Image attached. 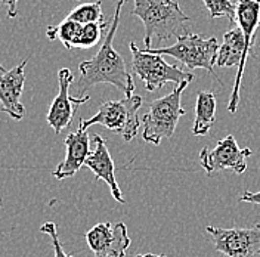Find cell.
Here are the masks:
<instances>
[{
	"label": "cell",
	"instance_id": "6da1fadb",
	"mask_svg": "<svg viewBox=\"0 0 260 257\" xmlns=\"http://www.w3.org/2000/svg\"><path fill=\"white\" fill-rule=\"evenodd\" d=\"M126 2L127 0L117 2L113 21L107 30L102 46L99 48L96 55L92 59L83 61L79 65V71H80V79L77 83L79 93H84L89 87H92L95 84L110 83L118 90H121L126 95V98L133 97L135 81L126 68V62H124L123 56L113 46V40L115 37L117 28H118V22H120L121 9Z\"/></svg>",
	"mask_w": 260,
	"mask_h": 257
},
{
	"label": "cell",
	"instance_id": "7a4b0ae2",
	"mask_svg": "<svg viewBox=\"0 0 260 257\" xmlns=\"http://www.w3.org/2000/svg\"><path fill=\"white\" fill-rule=\"evenodd\" d=\"M133 15L138 16L145 25L144 45L151 48L152 39L166 42L170 37H182L189 34L188 22L191 16L185 15L176 0H133Z\"/></svg>",
	"mask_w": 260,
	"mask_h": 257
},
{
	"label": "cell",
	"instance_id": "3957f363",
	"mask_svg": "<svg viewBox=\"0 0 260 257\" xmlns=\"http://www.w3.org/2000/svg\"><path fill=\"white\" fill-rule=\"evenodd\" d=\"M189 83L176 86L173 92L158 98L149 104V111L142 117V138L148 144L160 145L162 139H170L175 135L179 118L185 115L182 107V92Z\"/></svg>",
	"mask_w": 260,
	"mask_h": 257
},
{
	"label": "cell",
	"instance_id": "277c9868",
	"mask_svg": "<svg viewBox=\"0 0 260 257\" xmlns=\"http://www.w3.org/2000/svg\"><path fill=\"white\" fill-rule=\"evenodd\" d=\"M141 107H142V98L139 95L104 102L93 117H90L89 120L80 118L79 128L87 130L90 126L101 124L121 135L126 142H130L138 135V128L141 126L138 117V111Z\"/></svg>",
	"mask_w": 260,
	"mask_h": 257
},
{
	"label": "cell",
	"instance_id": "5b68a950",
	"mask_svg": "<svg viewBox=\"0 0 260 257\" xmlns=\"http://www.w3.org/2000/svg\"><path fill=\"white\" fill-rule=\"evenodd\" d=\"M219 42L216 37H204L200 34H186L176 40L175 45L167 48L145 49L155 55H167L178 59L180 64L188 67L189 70L203 68L207 70L213 77H216L213 67L216 65L219 55Z\"/></svg>",
	"mask_w": 260,
	"mask_h": 257
},
{
	"label": "cell",
	"instance_id": "8992f818",
	"mask_svg": "<svg viewBox=\"0 0 260 257\" xmlns=\"http://www.w3.org/2000/svg\"><path fill=\"white\" fill-rule=\"evenodd\" d=\"M132 52V70L133 73L145 83L148 92H157L162 89L166 83H175L176 86L194 80L192 73H185L178 65H170L161 55L151 53L148 50L139 49L133 42L130 43Z\"/></svg>",
	"mask_w": 260,
	"mask_h": 257
},
{
	"label": "cell",
	"instance_id": "52a82bcc",
	"mask_svg": "<svg viewBox=\"0 0 260 257\" xmlns=\"http://www.w3.org/2000/svg\"><path fill=\"white\" fill-rule=\"evenodd\" d=\"M214 248L226 257L260 256V223L251 228H214L207 226Z\"/></svg>",
	"mask_w": 260,
	"mask_h": 257
},
{
	"label": "cell",
	"instance_id": "ba28073f",
	"mask_svg": "<svg viewBox=\"0 0 260 257\" xmlns=\"http://www.w3.org/2000/svg\"><path fill=\"white\" fill-rule=\"evenodd\" d=\"M250 148H241L237 144L232 135L220 139L213 149L203 148L200 152V164L211 175L214 172L231 170L237 175H241L247 170V158L251 155Z\"/></svg>",
	"mask_w": 260,
	"mask_h": 257
},
{
	"label": "cell",
	"instance_id": "9c48e42d",
	"mask_svg": "<svg viewBox=\"0 0 260 257\" xmlns=\"http://www.w3.org/2000/svg\"><path fill=\"white\" fill-rule=\"evenodd\" d=\"M86 241L93 257H124L132 242L123 222L98 223L86 232Z\"/></svg>",
	"mask_w": 260,
	"mask_h": 257
},
{
	"label": "cell",
	"instance_id": "30bf717a",
	"mask_svg": "<svg viewBox=\"0 0 260 257\" xmlns=\"http://www.w3.org/2000/svg\"><path fill=\"white\" fill-rule=\"evenodd\" d=\"M73 80H74V76H73L71 70L62 68L58 71L59 92L53 99V102L49 108L48 115H46L49 126L55 130L56 135H59L64 128L71 124L77 107L81 104H86L90 99L89 95H81L79 98L70 95V86H71Z\"/></svg>",
	"mask_w": 260,
	"mask_h": 257
},
{
	"label": "cell",
	"instance_id": "8fae6325",
	"mask_svg": "<svg viewBox=\"0 0 260 257\" xmlns=\"http://www.w3.org/2000/svg\"><path fill=\"white\" fill-rule=\"evenodd\" d=\"M28 59L0 76V111L9 114L14 120H22L25 108L21 102V95L25 84V67Z\"/></svg>",
	"mask_w": 260,
	"mask_h": 257
},
{
	"label": "cell",
	"instance_id": "7c38bea8",
	"mask_svg": "<svg viewBox=\"0 0 260 257\" xmlns=\"http://www.w3.org/2000/svg\"><path fill=\"white\" fill-rule=\"evenodd\" d=\"M93 144H95V149L87 157L84 166L95 173L96 180H104L110 186L111 195L115 201H118L120 204H126V198L123 197V192L115 180V173H114L115 167H114L113 157L107 146V141L101 135H95Z\"/></svg>",
	"mask_w": 260,
	"mask_h": 257
},
{
	"label": "cell",
	"instance_id": "4fadbf2b",
	"mask_svg": "<svg viewBox=\"0 0 260 257\" xmlns=\"http://www.w3.org/2000/svg\"><path fill=\"white\" fill-rule=\"evenodd\" d=\"M65 148L67 154L65 158L53 170V177L62 180L67 177L74 176L90 155V139L87 135V130L77 128L76 132H71L65 138Z\"/></svg>",
	"mask_w": 260,
	"mask_h": 257
},
{
	"label": "cell",
	"instance_id": "5bb4252c",
	"mask_svg": "<svg viewBox=\"0 0 260 257\" xmlns=\"http://www.w3.org/2000/svg\"><path fill=\"white\" fill-rule=\"evenodd\" d=\"M216 120V97L211 92H200L195 104V120L191 132L195 136H206Z\"/></svg>",
	"mask_w": 260,
	"mask_h": 257
},
{
	"label": "cell",
	"instance_id": "9a60e30c",
	"mask_svg": "<svg viewBox=\"0 0 260 257\" xmlns=\"http://www.w3.org/2000/svg\"><path fill=\"white\" fill-rule=\"evenodd\" d=\"M81 28H83V25H80L79 22L65 18L59 25L49 27L46 36H48L49 40L59 39L65 48L71 50V49L77 48V42H79V37H80Z\"/></svg>",
	"mask_w": 260,
	"mask_h": 257
},
{
	"label": "cell",
	"instance_id": "2e32d148",
	"mask_svg": "<svg viewBox=\"0 0 260 257\" xmlns=\"http://www.w3.org/2000/svg\"><path fill=\"white\" fill-rule=\"evenodd\" d=\"M68 19H73L79 22L80 25L86 24H93V22H102L104 21V14H102V2H92V3H83L74 8L68 16Z\"/></svg>",
	"mask_w": 260,
	"mask_h": 257
},
{
	"label": "cell",
	"instance_id": "e0dca14e",
	"mask_svg": "<svg viewBox=\"0 0 260 257\" xmlns=\"http://www.w3.org/2000/svg\"><path fill=\"white\" fill-rule=\"evenodd\" d=\"M110 24L102 21V22H93V24H86L83 25L77 42V48L76 49H90L93 46H96L98 43L101 42L102 33L104 30H108Z\"/></svg>",
	"mask_w": 260,
	"mask_h": 257
},
{
	"label": "cell",
	"instance_id": "ac0fdd59",
	"mask_svg": "<svg viewBox=\"0 0 260 257\" xmlns=\"http://www.w3.org/2000/svg\"><path fill=\"white\" fill-rule=\"evenodd\" d=\"M211 18L225 16L229 19L231 25L237 24V3L232 0H203Z\"/></svg>",
	"mask_w": 260,
	"mask_h": 257
},
{
	"label": "cell",
	"instance_id": "d6986e66",
	"mask_svg": "<svg viewBox=\"0 0 260 257\" xmlns=\"http://www.w3.org/2000/svg\"><path fill=\"white\" fill-rule=\"evenodd\" d=\"M40 232L48 234L50 237V241H52V245H53V251H55V257H74L67 254L64 251V247H62V244L59 241V237H58V229H56V225L53 222L43 223L40 226Z\"/></svg>",
	"mask_w": 260,
	"mask_h": 257
},
{
	"label": "cell",
	"instance_id": "ffe728a7",
	"mask_svg": "<svg viewBox=\"0 0 260 257\" xmlns=\"http://www.w3.org/2000/svg\"><path fill=\"white\" fill-rule=\"evenodd\" d=\"M241 203H250V204H256L260 206V191L259 192H250V191H244V194L240 197Z\"/></svg>",
	"mask_w": 260,
	"mask_h": 257
},
{
	"label": "cell",
	"instance_id": "44dd1931",
	"mask_svg": "<svg viewBox=\"0 0 260 257\" xmlns=\"http://www.w3.org/2000/svg\"><path fill=\"white\" fill-rule=\"evenodd\" d=\"M0 2H2L3 5H6L9 18H15V16H18V11H16L18 0H0Z\"/></svg>",
	"mask_w": 260,
	"mask_h": 257
},
{
	"label": "cell",
	"instance_id": "7402d4cb",
	"mask_svg": "<svg viewBox=\"0 0 260 257\" xmlns=\"http://www.w3.org/2000/svg\"><path fill=\"white\" fill-rule=\"evenodd\" d=\"M135 257H167L166 254H152V253H146V254H136Z\"/></svg>",
	"mask_w": 260,
	"mask_h": 257
},
{
	"label": "cell",
	"instance_id": "603a6c76",
	"mask_svg": "<svg viewBox=\"0 0 260 257\" xmlns=\"http://www.w3.org/2000/svg\"><path fill=\"white\" fill-rule=\"evenodd\" d=\"M0 73L3 74V73H6V70H5V67H3V64L0 62Z\"/></svg>",
	"mask_w": 260,
	"mask_h": 257
},
{
	"label": "cell",
	"instance_id": "cb8c5ba5",
	"mask_svg": "<svg viewBox=\"0 0 260 257\" xmlns=\"http://www.w3.org/2000/svg\"><path fill=\"white\" fill-rule=\"evenodd\" d=\"M0 211H2V203H0Z\"/></svg>",
	"mask_w": 260,
	"mask_h": 257
},
{
	"label": "cell",
	"instance_id": "d4e9b609",
	"mask_svg": "<svg viewBox=\"0 0 260 257\" xmlns=\"http://www.w3.org/2000/svg\"><path fill=\"white\" fill-rule=\"evenodd\" d=\"M0 3H2V2H0Z\"/></svg>",
	"mask_w": 260,
	"mask_h": 257
}]
</instances>
